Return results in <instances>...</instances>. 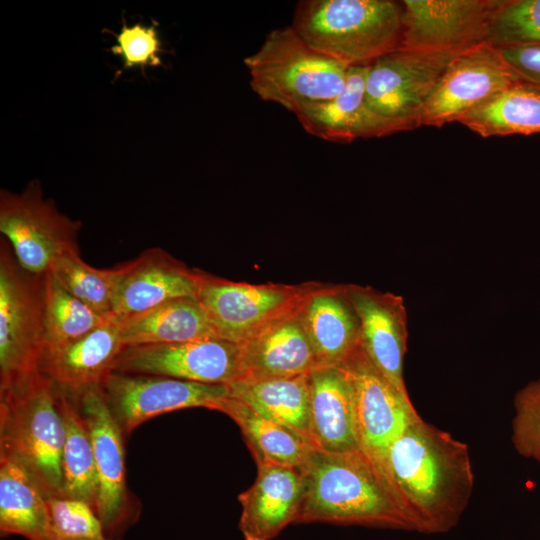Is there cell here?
Returning a JSON list of instances; mask_svg holds the SVG:
<instances>
[{
  "mask_svg": "<svg viewBox=\"0 0 540 540\" xmlns=\"http://www.w3.org/2000/svg\"><path fill=\"white\" fill-rule=\"evenodd\" d=\"M520 81L498 48L489 42L470 48L450 62L422 106L418 125L440 128L458 121Z\"/></svg>",
  "mask_w": 540,
  "mask_h": 540,
  "instance_id": "8fae6325",
  "label": "cell"
},
{
  "mask_svg": "<svg viewBox=\"0 0 540 540\" xmlns=\"http://www.w3.org/2000/svg\"><path fill=\"white\" fill-rule=\"evenodd\" d=\"M503 0H404L399 47L464 52L488 42Z\"/></svg>",
  "mask_w": 540,
  "mask_h": 540,
  "instance_id": "9a60e30c",
  "label": "cell"
},
{
  "mask_svg": "<svg viewBox=\"0 0 540 540\" xmlns=\"http://www.w3.org/2000/svg\"><path fill=\"white\" fill-rule=\"evenodd\" d=\"M457 122L483 138L540 134V86L517 82Z\"/></svg>",
  "mask_w": 540,
  "mask_h": 540,
  "instance_id": "83f0119b",
  "label": "cell"
},
{
  "mask_svg": "<svg viewBox=\"0 0 540 540\" xmlns=\"http://www.w3.org/2000/svg\"><path fill=\"white\" fill-rule=\"evenodd\" d=\"M75 397L93 447L98 481L94 511L106 534L117 540L136 519L126 485L124 433L106 404L101 386Z\"/></svg>",
  "mask_w": 540,
  "mask_h": 540,
  "instance_id": "4fadbf2b",
  "label": "cell"
},
{
  "mask_svg": "<svg viewBox=\"0 0 540 540\" xmlns=\"http://www.w3.org/2000/svg\"><path fill=\"white\" fill-rule=\"evenodd\" d=\"M462 52L398 47L368 66L365 99L375 113L413 122L450 62Z\"/></svg>",
  "mask_w": 540,
  "mask_h": 540,
  "instance_id": "30bf717a",
  "label": "cell"
},
{
  "mask_svg": "<svg viewBox=\"0 0 540 540\" xmlns=\"http://www.w3.org/2000/svg\"><path fill=\"white\" fill-rule=\"evenodd\" d=\"M48 524L44 540H114L94 509L81 500L47 497Z\"/></svg>",
  "mask_w": 540,
  "mask_h": 540,
  "instance_id": "d6a6232c",
  "label": "cell"
},
{
  "mask_svg": "<svg viewBox=\"0 0 540 540\" xmlns=\"http://www.w3.org/2000/svg\"><path fill=\"white\" fill-rule=\"evenodd\" d=\"M211 410L226 414L238 425L257 465L299 469L313 448L298 433L230 396L216 402Z\"/></svg>",
  "mask_w": 540,
  "mask_h": 540,
  "instance_id": "484cf974",
  "label": "cell"
},
{
  "mask_svg": "<svg viewBox=\"0 0 540 540\" xmlns=\"http://www.w3.org/2000/svg\"><path fill=\"white\" fill-rule=\"evenodd\" d=\"M59 409L65 430L61 462L64 497L81 500L95 509L98 481L90 434L76 397L61 388Z\"/></svg>",
  "mask_w": 540,
  "mask_h": 540,
  "instance_id": "f1b7e54d",
  "label": "cell"
},
{
  "mask_svg": "<svg viewBox=\"0 0 540 540\" xmlns=\"http://www.w3.org/2000/svg\"><path fill=\"white\" fill-rule=\"evenodd\" d=\"M244 64L258 97L294 114L341 93L349 69L311 48L292 26L272 30Z\"/></svg>",
  "mask_w": 540,
  "mask_h": 540,
  "instance_id": "5b68a950",
  "label": "cell"
},
{
  "mask_svg": "<svg viewBox=\"0 0 540 540\" xmlns=\"http://www.w3.org/2000/svg\"><path fill=\"white\" fill-rule=\"evenodd\" d=\"M300 306L240 343L237 381L306 375L316 366Z\"/></svg>",
  "mask_w": 540,
  "mask_h": 540,
  "instance_id": "7402d4cb",
  "label": "cell"
},
{
  "mask_svg": "<svg viewBox=\"0 0 540 540\" xmlns=\"http://www.w3.org/2000/svg\"><path fill=\"white\" fill-rule=\"evenodd\" d=\"M230 397L301 435L309 443L308 374L231 383ZM311 444V443H310Z\"/></svg>",
  "mask_w": 540,
  "mask_h": 540,
  "instance_id": "4316f807",
  "label": "cell"
},
{
  "mask_svg": "<svg viewBox=\"0 0 540 540\" xmlns=\"http://www.w3.org/2000/svg\"><path fill=\"white\" fill-rule=\"evenodd\" d=\"M106 404L124 434L146 420L179 409L204 407L230 396L229 386L113 371L101 384Z\"/></svg>",
  "mask_w": 540,
  "mask_h": 540,
  "instance_id": "7c38bea8",
  "label": "cell"
},
{
  "mask_svg": "<svg viewBox=\"0 0 540 540\" xmlns=\"http://www.w3.org/2000/svg\"><path fill=\"white\" fill-rule=\"evenodd\" d=\"M309 439L313 448L332 453L358 451L354 391L341 366H316L308 373Z\"/></svg>",
  "mask_w": 540,
  "mask_h": 540,
  "instance_id": "ffe728a7",
  "label": "cell"
},
{
  "mask_svg": "<svg viewBox=\"0 0 540 540\" xmlns=\"http://www.w3.org/2000/svg\"><path fill=\"white\" fill-rule=\"evenodd\" d=\"M47 524V497L37 481L18 459L0 452L1 535L44 540Z\"/></svg>",
  "mask_w": 540,
  "mask_h": 540,
  "instance_id": "d4e9b609",
  "label": "cell"
},
{
  "mask_svg": "<svg viewBox=\"0 0 540 540\" xmlns=\"http://www.w3.org/2000/svg\"><path fill=\"white\" fill-rule=\"evenodd\" d=\"M514 408L513 445L520 455L540 463V379L517 392Z\"/></svg>",
  "mask_w": 540,
  "mask_h": 540,
  "instance_id": "e575fe53",
  "label": "cell"
},
{
  "mask_svg": "<svg viewBox=\"0 0 540 540\" xmlns=\"http://www.w3.org/2000/svg\"><path fill=\"white\" fill-rule=\"evenodd\" d=\"M388 474L398 505L422 533L454 528L474 487L468 446L420 415L392 444Z\"/></svg>",
  "mask_w": 540,
  "mask_h": 540,
  "instance_id": "6da1fadb",
  "label": "cell"
},
{
  "mask_svg": "<svg viewBox=\"0 0 540 540\" xmlns=\"http://www.w3.org/2000/svg\"><path fill=\"white\" fill-rule=\"evenodd\" d=\"M360 324V345L370 362L406 399L403 378L407 351V311L401 296L370 286L344 285Z\"/></svg>",
  "mask_w": 540,
  "mask_h": 540,
  "instance_id": "2e32d148",
  "label": "cell"
},
{
  "mask_svg": "<svg viewBox=\"0 0 540 540\" xmlns=\"http://www.w3.org/2000/svg\"><path fill=\"white\" fill-rule=\"evenodd\" d=\"M341 366L353 385L360 451L393 494L388 474L389 451L419 414L411 400L403 397L375 368L360 344Z\"/></svg>",
  "mask_w": 540,
  "mask_h": 540,
  "instance_id": "9c48e42d",
  "label": "cell"
},
{
  "mask_svg": "<svg viewBox=\"0 0 540 540\" xmlns=\"http://www.w3.org/2000/svg\"><path fill=\"white\" fill-rule=\"evenodd\" d=\"M115 318L124 346L174 344L217 337L196 297L171 299L143 312Z\"/></svg>",
  "mask_w": 540,
  "mask_h": 540,
  "instance_id": "cb8c5ba5",
  "label": "cell"
},
{
  "mask_svg": "<svg viewBox=\"0 0 540 540\" xmlns=\"http://www.w3.org/2000/svg\"><path fill=\"white\" fill-rule=\"evenodd\" d=\"M123 347L119 322L111 316L83 336L45 347L39 369L62 390L78 396L101 386L114 371Z\"/></svg>",
  "mask_w": 540,
  "mask_h": 540,
  "instance_id": "d6986e66",
  "label": "cell"
},
{
  "mask_svg": "<svg viewBox=\"0 0 540 540\" xmlns=\"http://www.w3.org/2000/svg\"><path fill=\"white\" fill-rule=\"evenodd\" d=\"M81 226L61 213L53 200L44 198L38 181L20 194L1 190L0 232L30 273L44 275L60 256L79 250Z\"/></svg>",
  "mask_w": 540,
  "mask_h": 540,
  "instance_id": "ba28073f",
  "label": "cell"
},
{
  "mask_svg": "<svg viewBox=\"0 0 540 540\" xmlns=\"http://www.w3.org/2000/svg\"><path fill=\"white\" fill-rule=\"evenodd\" d=\"M292 28L319 53L347 67L368 66L400 46L402 8L389 0H306Z\"/></svg>",
  "mask_w": 540,
  "mask_h": 540,
  "instance_id": "3957f363",
  "label": "cell"
},
{
  "mask_svg": "<svg viewBox=\"0 0 540 540\" xmlns=\"http://www.w3.org/2000/svg\"><path fill=\"white\" fill-rule=\"evenodd\" d=\"M488 42L496 48L540 45V0H503L492 17Z\"/></svg>",
  "mask_w": 540,
  "mask_h": 540,
  "instance_id": "1f68e13d",
  "label": "cell"
},
{
  "mask_svg": "<svg viewBox=\"0 0 540 540\" xmlns=\"http://www.w3.org/2000/svg\"><path fill=\"white\" fill-rule=\"evenodd\" d=\"M321 284H250L198 270L196 298L216 336L240 344L295 310Z\"/></svg>",
  "mask_w": 540,
  "mask_h": 540,
  "instance_id": "52a82bcc",
  "label": "cell"
},
{
  "mask_svg": "<svg viewBox=\"0 0 540 540\" xmlns=\"http://www.w3.org/2000/svg\"><path fill=\"white\" fill-rule=\"evenodd\" d=\"M49 272L72 295L104 316H112L119 266L99 269L87 264L79 250L60 256Z\"/></svg>",
  "mask_w": 540,
  "mask_h": 540,
  "instance_id": "4dcf8cb0",
  "label": "cell"
},
{
  "mask_svg": "<svg viewBox=\"0 0 540 540\" xmlns=\"http://www.w3.org/2000/svg\"><path fill=\"white\" fill-rule=\"evenodd\" d=\"M110 317L99 314L69 293L50 272L44 275L45 347L83 336Z\"/></svg>",
  "mask_w": 540,
  "mask_h": 540,
  "instance_id": "f546056e",
  "label": "cell"
},
{
  "mask_svg": "<svg viewBox=\"0 0 540 540\" xmlns=\"http://www.w3.org/2000/svg\"><path fill=\"white\" fill-rule=\"evenodd\" d=\"M299 313L316 366H339L359 346V319L344 285L322 283L303 301Z\"/></svg>",
  "mask_w": 540,
  "mask_h": 540,
  "instance_id": "603a6c76",
  "label": "cell"
},
{
  "mask_svg": "<svg viewBox=\"0 0 540 540\" xmlns=\"http://www.w3.org/2000/svg\"><path fill=\"white\" fill-rule=\"evenodd\" d=\"M303 496L296 523L413 530L389 487L360 451L312 448L298 469Z\"/></svg>",
  "mask_w": 540,
  "mask_h": 540,
  "instance_id": "7a4b0ae2",
  "label": "cell"
},
{
  "mask_svg": "<svg viewBox=\"0 0 540 540\" xmlns=\"http://www.w3.org/2000/svg\"><path fill=\"white\" fill-rule=\"evenodd\" d=\"M240 354V344L219 337L174 344L124 346L114 371L230 385L239 377Z\"/></svg>",
  "mask_w": 540,
  "mask_h": 540,
  "instance_id": "5bb4252c",
  "label": "cell"
},
{
  "mask_svg": "<svg viewBox=\"0 0 540 540\" xmlns=\"http://www.w3.org/2000/svg\"><path fill=\"white\" fill-rule=\"evenodd\" d=\"M115 45L111 52L120 57L123 69L157 67L162 65L160 54L162 42L159 37L157 23L151 25L135 23L123 25L115 36Z\"/></svg>",
  "mask_w": 540,
  "mask_h": 540,
  "instance_id": "836d02e7",
  "label": "cell"
},
{
  "mask_svg": "<svg viewBox=\"0 0 540 540\" xmlns=\"http://www.w3.org/2000/svg\"><path fill=\"white\" fill-rule=\"evenodd\" d=\"M59 393L60 388L41 372L0 391V452L18 459L46 497H64L65 430Z\"/></svg>",
  "mask_w": 540,
  "mask_h": 540,
  "instance_id": "277c9868",
  "label": "cell"
},
{
  "mask_svg": "<svg viewBox=\"0 0 540 540\" xmlns=\"http://www.w3.org/2000/svg\"><path fill=\"white\" fill-rule=\"evenodd\" d=\"M368 66L349 67L341 93L329 101L305 105L295 113L307 133L326 141L351 142L417 128L413 122L386 118L368 107L365 99Z\"/></svg>",
  "mask_w": 540,
  "mask_h": 540,
  "instance_id": "e0dca14e",
  "label": "cell"
},
{
  "mask_svg": "<svg viewBox=\"0 0 540 540\" xmlns=\"http://www.w3.org/2000/svg\"><path fill=\"white\" fill-rule=\"evenodd\" d=\"M303 496L300 471L274 464L257 465V477L240 493L239 529L245 540H273L296 523Z\"/></svg>",
  "mask_w": 540,
  "mask_h": 540,
  "instance_id": "44dd1931",
  "label": "cell"
},
{
  "mask_svg": "<svg viewBox=\"0 0 540 540\" xmlns=\"http://www.w3.org/2000/svg\"><path fill=\"white\" fill-rule=\"evenodd\" d=\"M112 316L123 318L165 301L196 297L198 269H190L165 250L146 249L119 266Z\"/></svg>",
  "mask_w": 540,
  "mask_h": 540,
  "instance_id": "ac0fdd59",
  "label": "cell"
},
{
  "mask_svg": "<svg viewBox=\"0 0 540 540\" xmlns=\"http://www.w3.org/2000/svg\"><path fill=\"white\" fill-rule=\"evenodd\" d=\"M44 275L25 270L1 237L0 391L40 372L45 348Z\"/></svg>",
  "mask_w": 540,
  "mask_h": 540,
  "instance_id": "8992f818",
  "label": "cell"
},
{
  "mask_svg": "<svg viewBox=\"0 0 540 540\" xmlns=\"http://www.w3.org/2000/svg\"><path fill=\"white\" fill-rule=\"evenodd\" d=\"M498 50L523 81L540 86V45H519Z\"/></svg>",
  "mask_w": 540,
  "mask_h": 540,
  "instance_id": "d590c367",
  "label": "cell"
}]
</instances>
